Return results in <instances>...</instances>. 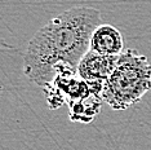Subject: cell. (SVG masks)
<instances>
[{
	"instance_id": "3",
	"label": "cell",
	"mask_w": 151,
	"mask_h": 150,
	"mask_svg": "<svg viewBox=\"0 0 151 150\" xmlns=\"http://www.w3.org/2000/svg\"><path fill=\"white\" fill-rule=\"evenodd\" d=\"M105 83L99 81H87L81 79L78 73H58L56 78L48 86L43 88L47 96L48 107L54 109L61 107L63 104L70 105L83 100L93 93L101 94Z\"/></svg>"
},
{
	"instance_id": "6",
	"label": "cell",
	"mask_w": 151,
	"mask_h": 150,
	"mask_svg": "<svg viewBox=\"0 0 151 150\" xmlns=\"http://www.w3.org/2000/svg\"><path fill=\"white\" fill-rule=\"evenodd\" d=\"M104 98L101 94L93 93L83 100L75 102L68 106V115L71 122H80V123H91L93 122L101 111Z\"/></svg>"
},
{
	"instance_id": "4",
	"label": "cell",
	"mask_w": 151,
	"mask_h": 150,
	"mask_svg": "<svg viewBox=\"0 0 151 150\" xmlns=\"http://www.w3.org/2000/svg\"><path fill=\"white\" fill-rule=\"evenodd\" d=\"M119 56H107L89 49L79 63L78 75L87 81L105 83L114 71Z\"/></svg>"
},
{
	"instance_id": "1",
	"label": "cell",
	"mask_w": 151,
	"mask_h": 150,
	"mask_svg": "<svg viewBox=\"0 0 151 150\" xmlns=\"http://www.w3.org/2000/svg\"><path fill=\"white\" fill-rule=\"evenodd\" d=\"M102 25L101 12L92 6H73L49 19L35 32L23 56V74L45 87L58 73H78L88 53L91 36Z\"/></svg>"
},
{
	"instance_id": "2",
	"label": "cell",
	"mask_w": 151,
	"mask_h": 150,
	"mask_svg": "<svg viewBox=\"0 0 151 150\" xmlns=\"http://www.w3.org/2000/svg\"><path fill=\"white\" fill-rule=\"evenodd\" d=\"M151 89V63L146 56L127 49L105 81L102 98L114 110H125Z\"/></svg>"
},
{
	"instance_id": "5",
	"label": "cell",
	"mask_w": 151,
	"mask_h": 150,
	"mask_svg": "<svg viewBox=\"0 0 151 150\" xmlns=\"http://www.w3.org/2000/svg\"><path fill=\"white\" fill-rule=\"evenodd\" d=\"M124 39L122 32L116 27L102 23L93 31L91 36L89 49L93 52L107 54V56H119L123 53Z\"/></svg>"
}]
</instances>
